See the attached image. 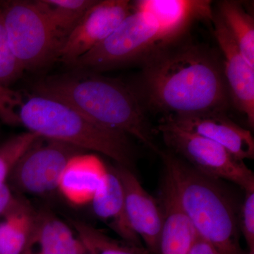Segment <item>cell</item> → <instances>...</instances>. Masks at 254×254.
<instances>
[{"mask_svg":"<svg viewBox=\"0 0 254 254\" xmlns=\"http://www.w3.org/2000/svg\"><path fill=\"white\" fill-rule=\"evenodd\" d=\"M141 64L139 84L132 88L142 103L165 116L228 108L221 55L207 45L181 38L155 50Z\"/></svg>","mask_w":254,"mask_h":254,"instance_id":"obj_1","label":"cell"},{"mask_svg":"<svg viewBox=\"0 0 254 254\" xmlns=\"http://www.w3.org/2000/svg\"><path fill=\"white\" fill-rule=\"evenodd\" d=\"M33 93L60 100L102 126L136 138L160 155L143 104L132 86L100 73L71 68L36 81Z\"/></svg>","mask_w":254,"mask_h":254,"instance_id":"obj_2","label":"cell"},{"mask_svg":"<svg viewBox=\"0 0 254 254\" xmlns=\"http://www.w3.org/2000/svg\"><path fill=\"white\" fill-rule=\"evenodd\" d=\"M14 115L17 126L26 127L28 131L97 152L131 170L135 153L127 135L95 123L63 102L34 93H19Z\"/></svg>","mask_w":254,"mask_h":254,"instance_id":"obj_3","label":"cell"},{"mask_svg":"<svg viewBox=\"0 0 254 254\" xmlns=\"http://www.w3.org/2000/svg\"><path fill=\"white\" fill-rule=\"evenodd\" d=\"M168 177L197 236L216 254H247L240 245L233 201L218 180L206 176L173 153L161 152Z\"/></svg>","mask_w":254,"mask_h":254,"instance_id":"obj_4","label":"cell"},{"mask_svg":"<svg viewBox=\"0 0 254 254\" xmlns=\"http://www.w3.org/2000/svg\"><path fill=\"white\" fill-rule=\"evenodd\" d=\"M8 43L23 71H39L58 61L63 37L37 1H0Z\"/></svg>","mask_w":254,"mask_h":254,"instance_id":"obj_5","label":"cell"},{"mask_svg":"<svg viewBox=\"0 0 254 254\" xmlns=\"http://www.w3.org/2000/svg\"><path fill=\"white\" fill-rule=\"evenodd\" d=\"M173 43L148 15L133 9L105 41L69 66L100 73L132 64Z\"/></svg>","mask_w":254,"mask_h":254,"instance_id":"obj_6","label":"cell"},{"mask_svg":"<svg viewBox=\"0 0 254 254\" xmlns=\"http://www.w3.org/2000/svg\"><path fill=\"white\" fill-rule=\"evenodd\" d=\"M157 129L165 144L200 173L231 182L245 192L254 190L253 172L222 145L179 128L165 118L161 119Z\"/></svg>","mask_w":254,"mask_h":254,"instance_id":"obj_7","label":"cell"},{"mask_svg":"<svg viewBox=\"0 0 254 254\" xmlns=\"http://www.w3.org/2000/svg\"><path fill=\"white\" fill-rule=\"evenodd\" d=\"M85 153L74 145L41 137L18 160L6 183L19 194H48L58 190L69 163Z\"/></svg>","mask_w":254,"mask_h":254,"instance_id":"obj_8","label":"cell"},{"mask_svg":"<svg viewBox=\"0 0 254 254\" xmlns=\"http://www.w3.org/2000/svg\"><path fill=\"white\" fill-rule=\"evenodd\" d=\"M133 11L127 0L96 1L64 41L58 61L70 66L105 41Z\"/></svg>","mask_w":254,"mask_h":254,"instance_id":"obj_9","label":"cell"},{"mask_svg":"<svg viewBox=\"0 0 254 254\" xmlns=\"http://www.w3.org/2000/svg\"><path fill=\"white\" fill-rule=\"evenodd\" d=\"M122 182L125 210L133 231L144 242L150 254H159L163 225V213L160 203L149 194L130 169L115 168Z\"/></svg>","mask_w":254,"mask_h":254,"instance_id":"obj_10","label":"cell"},{"mask_svg":"<svg viewBox=\"0 0 254 254\" xmlns=\"http://www.w3.org/2000/svg\"><path fill=\"white\" fill-rule=\"evenodd\" d=\"M213 33L220 48L230 100L254 126V67L240 53L220 17L214 11Z\"/></svg>","mask_w":254,"mask_h":254,"instance_id":"obj_11","label":"cell"},{"mask_svg":"<svg viewBox=\"0 0 254 254\" xmlns=\"http://www.w3.org/2000/svg\"><path fill=\"white\" fill-rule=\"evenodd\" d=\"M175 126L218 143L234 157L244 161L254 158V139L249 130L227 116L225 112H205L165 116Z\"/></svg>","mask_w":254,"mask_h":254,"instance_id":"obj_12","label":"cell"},{"mask_svg":"<svg viewBox=\"0 0 254 254\" xmlns=\"http://www.w3.org/2000/svg\"><path fill=\"white\" fill-rule=\"evenodd\" d=\"M133 9L150 16L171 42L181 39L197 21L212 22L214 11L208 0H139Z\"/></svg>","mask_w":254,"mask_h":254,"instance_id":"obj_13","label":"cell"},{"mask_svg":"<svg viewBox=\"0 0 254 254\" xmlns=\"http://www.w3.org/2000/svg\"><path fill=\"white\" fill-rule=\"evenodd\" d=\"M160 195L163 225L159 254H190L196 239V232L165 175Z\"/></svg>","mask_w":254,"mask_h":254,"instance_id":"obj_14","label":"cell"},{"mask_svg":"<svg viewBox=\"0 0 254 254\" xmlns=\"http://www.w3.org/2000/svg\"><path fill=\"white\" fill-rule=\"evenodd\" d=\"M91 203L97 218L105 222L122 240L143 247L127 219L123 187L115 168L106 169Z\"/></svg>","mask_w":254,"mask_h":254,"instance_id":"obj_15","label":"cell"},{"mask_svg":"<svg viewBox=\"0 0 254 254\" xmlns=\"http://www.w3.org/2000/svg\"><path fill=\"white\" fill-rule=\"evenodd\" d=\"M83 249L69 225L49 210H40L22 254H77Z\"/></svg>","mask_w":254,"mask_h":254,"instance_id":"obj_16","label":"cell"},{"mask_svg":"<svg viewBox=\"0 0 254 254\" xmlns=\"http://www.w3.org/2000/svg\"><path fill=\"white\" fill-rule=\"evenodd\" d=\"M106 169L98 158L80 155L64 172L58 190L76 204L91 202Z\"/></svg>","mask_w":254,"mask_h":254,"instance_id":"obj_17","label":"cell"},{"mask_svg":"<svg viewBox=\"0 0 254 254\" xmlns=\"http://www.w3.org/2000/svg\"><path fill=\"white\" fill-rule=\"evenodd\" d=\"M37 212L28 200L15 195L0 217V254H22L36 222Z\"/></svg>","mask_w":254,"mask_h":254,"instance_id":"obj_18","label":"cell"},{"mask_svg":"<svg viewBox=\"0 0 254 254\" xmlns=\"http://www.w3.org/2000/svg\"><path fill=\"white\" fill-rule=\"evenodd\" d=\"M215 11L240 53L254 67V19L239 1L224 0Z\"/></svg>","mask_w":254,"mask_h":254,"instance_id":"obj_19","label":"cell"},{"mask_svg":"<svg viewBox=\"0 0 254 254\" xmlns=\"http://www.w3.org/2000/svg\"><path fill=\"white\" fill-rule=\"evenodd\" d=\"M82 245L90 254H150L141 246L117 240L81 220H68Z\"/></svg>","mask_w":254,"mask_h":254,"instance_id":"obj_20","label":"cell"},{"mask_svg":"<svg viewBox=\"0 0 254 254\" xmlns=\"http://www.w3.org/2000/svg\"><path fill=\"white\" fill-rule=\"evenodd\" d=\"M64 41L96 0H36Z\"/></svg>","mask_w":254,"mask_h":254,"instance_id":"obj_21","label":"cell"},{"mask_svg":"<svg viewBox=\"0 0 254 254\" xmlns=\"http://www.w3.org/2000/svg\"><path fill=\"white\" fill-rule=\"evenodd\" d=\"M39 138L41 137L31 132H23L0 145V186L7 182L18 160Z\"/></svg>","mask_w":254,"mask_h":254,"instance_id":"obj_22","label":"cell"},{"mask_svg":"<svg viewBox=\"0 0 254 254\" xmlns=\"http://www.w3.org/2000/svg\"><path fill=\"white\" fill-rule=\"evenodd\" d=\"M23 72V68L10 48L0 14V106L11 86L19 79Z\"/></svg>","mask_w":254,"mask_h":254,"instance_id":"obj_23","label":"cell"},{"mask_svg":"<svg viewBox=\"0 0 254 254\" xmlns=\"http://www.w3.org/2000/svg\"><path fill=\"white\" fill-rule=\"evenodd\" d=\"M245 198L241 209L239 220L242 232L249 248L254 247V190L245 192Z\"/></svg>","mask_w":254,"mask_h":254,"instance_id":"obj_24","label":"cell"},{"mask_svg":"<svg viewBox=\"0 0 254 254\" xmlns=\"http://www.w3.org/2000/svg\"><path fill=\"white\" fill-rule=\"evenodd\" d=\"M14 198L15 195L7 183L0 186V217L9 208Z\"/></svg>","mask_w":254,"mask_h":254,"instance_id":"obj_25","label":"cell"},{"mask_svg":"<svg viewBox=\"0 0 254 254\" xmlns=\"http://www.w3.org/2000/svg\"><path fill=\"white\" fill-rule=\"evenodd\" d=\"M190 254H216L215 251L211 247L202 240L199 237L197 236L194 244L192 247Z\"/></svg>","mask_w":254,"mask_h":254,"instance_id":"obj_26","label":"cell"},{"mask_svg":"<svg viewBox=\"0 0 254 254\" xmlns=\"http://www.w3.org/2000/svg\"><path fill=\"white\" fill-rule=\"evenodd\" d=\"M247 254H254V247H250L248 253H247Z\"/></svg>","mask_w":254,"mask_h":254,"instance_id":"obj_27","label":"cell"},{"mask_svg":"<svg viewBox=\"0 0 254 254\" xmlns=\"http://www.w3.org/2000/svg\"><path fill=\"white\" fill-rule=\"evenodd\" d=\"M77 254H90L89 253H88V252H87V250H86V249H83V250L81 251V252H79V253Z\"/></svg>","mask_w":254,"mask_h":254,"instance_id":"obj_28","label":"cell"}]
</instances>
